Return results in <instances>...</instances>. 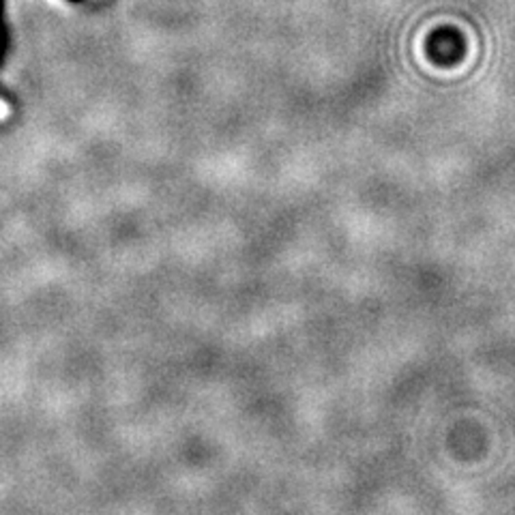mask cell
<instances>
[{
	"label": "cell",
	"mask_w": 515,
	"mask_h": 515,
	"mask_svg": "<svg viewBox=\"0 0 515 515\" xmlns=\"http://www.w3.org/2000/svg\"><path fill=\"white\" fill-rule=\"evenodd\" d=\"M9 116V105L0 99V121H5Z\"/></svg>",
	"instance_id": "obj_1"
}]
</instances>
